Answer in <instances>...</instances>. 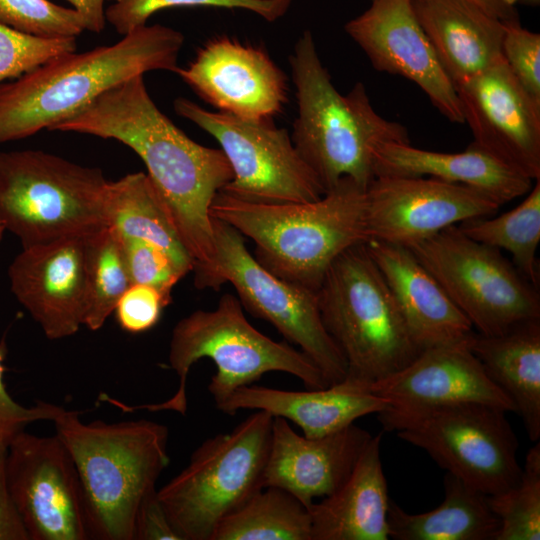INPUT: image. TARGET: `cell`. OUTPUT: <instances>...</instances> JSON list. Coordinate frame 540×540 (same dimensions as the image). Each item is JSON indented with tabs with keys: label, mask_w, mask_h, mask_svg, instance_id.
<instances>
[{
	"label": "cell",
	"mask_w": 540,
	"mask_h": 540,
	"mask_svg": "<svg viewBox=\"0 0 540 540\" xmlns=\"http://www.w3.org/2000/svg\"><path fill=\"white\" fill-rule=\"evenodd\" d=\"M51 131L114 139L131 148L144 162L194 266L212 260L211 206L232 180V168L220 148L193 141L160 111L143 75L105 91Z\"/></svg>",
	"instance_id": "cell-1"
},
{
	"label": "cell",
	"mask_w": 540,
	"mask_h": 540,
	"mask_svg": "<svg viewBox=\"0 0 540 540\" xmlns=\"http://www.w3.org/2000/svg\"><path fill=\"white\" fill-rule=\"evenodd\" d=\"M183 34L145 25L112 45L60 55L0 84V144L68 119L110 88L150 71L175 73Z\"/></svg>",
	"instance_id": "cell-2"
},
{
	"label": "cell",
	"mask_w": 540,
	"mask_h": 540,
	"mask_svg": "<svg viewBox=\"0 0 540 540\" xmlns=\"http://www.w3.org/2000/svg\"><path fill=\"white\" fill-rule=\"evenodd\" d=\"M49 421L76 467L89 538L135 540L140 504L169 464L167 426L145 419L83 423L55 404Z\"/></svg>",
	"instance_id": "cell-3"
},
{
	"label": "cell",
	"mask_w": 540,
	"mask_h": 540,
	"mask_svg": "<svg viewBox=\"0 0 540 540\" xmlns=\"http://www.w3.org/2000/svg\"><path fill=\"white\" fill-rule=\"evenodd\" d=\"M366 188L345 177L309 202H252L219 192L212 217L255 243V259L289 282L318 291L334 260L366 237Z\"/></svg>",
	"instance_id": "cell-4"
},
{
	"label": "cell",
	"mask_w": 540,
	"mask_h": 540,
	"mask_svg": "<svg viewBox=\"0 0 540 540\" xmlns=\"http://www.w3.org/2000/svg\"><path fill=\"white\" fill-rule=\"evenodd\" d=\"M298 106L292 141L325 193L345 178L364 188L374 178V155L382 143H410L405 126L376 112L362 82L343 95L323 66L311 31L289 57Z\"/></svg>",
	"instance_id": "cell-5"
},
{
	"label": "cell",
	"mask_w": 540,
	"mask_h": 540,
	"mask_svg": "<svg viewBox=\"0 0 540 540\" xmlns=\"http://www.w3.org/2000/svg\"><path fill=\"white\" fill-rule=\"evenodd\" d=\"M240 300L224 294L214 310H196L177 322L169 345V365L179 378L176 393L157 404H113L123 411H187V376L194 363L211 359L217 370L208 385L216 407L236 389L251 385L265 373L279 371L302 381L307 389L328 386L322 372L301 350L258 331L245 317Z\"/></svg>",
	"instance_id": "cell-6"
},
{
	"label": "cell",
	"mask_w": 540,
	"mask_h": 540,
	"mask_svg": "<svg viewBox=\"0 0 540 540\" xmlns=\"http://www.w3.org/2000/svg\"><path fill=\"white\" fill-rule=\"evenodd\" d=\"M322 321L341 350L346 380L364 388L422 350L410 335L366 242L341 253L317 291Z\"/></svg>",
	"instance_id": "cell-7"
},
{
	"label": "cell",
	"mask_w": 540,
	"mask_h": 540,
	"mask_svg": "<svg viewBox=\"0 0 540 540\" xmlns=\"http://www.w3.org/2000/svg\"><path fill=\"white\" fill-rule=\"evenodd\" d=\"M109 181L41 150L0 152V224L22 248L84 236L108 226Z\"/></svg>",
	"instance_id": "cell-8"
},
{
	"label": "cell",
	"mask_w": 540,
	"mask_h": 540,
	"mask_svg": "<svg viewBox=\"0 0 540 540\" xmlns=\"http://www.w3.org/2000/svg\"><path fill=\"white\" fill-rule=\"evenodd\" d=\"M273 419L256 410L230 432L206 439L157 490L181 540H211L220 522L263 488Z\"/></svg>",
	"instance_id": "cell-9"
},
{
	"label": "cell",
	"mask_w": 540,
	"mask_h": 540,
	"mask_svg": "<svg viewBox=\"0 0 540 540\" xmlns=\"http://www.w3.org/2000/svg\"><path fill=\"white\" fill-rule=\"evenodd\" d=\"M506 411L484 403L379 412L383 429L423 449L448 473L490 495L517 483L518 440Z\"/></svg>",
	"instance_id": "cell-10"
},
{
	"label": "cell",
	"mask_w": 540,
	"mask_h": 540,
	"mask_svg": "<svg viewBox=\"0 0 540 540\" xmlns=\"http://www.w3.org/2000/svg\"><path fill=\"white\" fill-rule=\"evenodd\" d=\"M214 255L195 266L198 289H219L230 283L252 315L272 324L297 345L322 372L328 386L347 375L346 360L322 321L316 291L284 280L265 269L248 251L244 236L213 217Z\"/></svg>",
	"instance_id": "cell-11"
},
{
	"label": "cell",
	"mask_w": 540,
	"mask_h": 540,
	"mask_svg": "<svg viewBox=\"0 0 540 540\" xmlns=\"http://www.w3.org/2000/svg\"><path fill=\"white\" fill-rule=\"evenodd\" d=\"M409 249L437 279L477 333L501 334L540 319V297L501 250L448 227Z\"/></svg>",
	"instance_id": "cell-12"
},
{
	"label": "cell",
	"mask_w": 540,
	"mask_h": 540,
	"mask_svg": "<svg viewBox=\"0 0 540 540\" xmlns=\"http://www.w3.org/2000/svg\"><path fill=\"white\" fill-rule=\"evenodd\" d=\"M175 112L210 134L233 171L222 192L262 203L309 202L325 190L294 146L291 135L272 119H244L175 99Z\"/></svg>",
	"instance_id": "cell-13"
},
{
	"label": "cell",
	"mask_w": 540,
	"mask_h": 540,
	"mask_svg": "<svg viewBox=\"0 0 540 540\" xmlns=\"http://www.w3.org/2000/svg\"><path fill=\"white\" fill-rule=\"evenodd\" d=\"M6 476L29 540L90 539L79 476L56 434H17L7 449Z\"/></svg>",
	"instance_id": "cell-14"
},
{
	"label": "cell",
	"mask_w": 540,
	"mask_h": 540,
	"mask_svg": "<svg viewBox=\"0 0 540 540\" xmlns=\"http://www.w3.org/2000/svg\"><path fill=\"white\" fill-rule=\"evenodd\" d=\"M499 207L462 184L432 177L376 176L366 188V241L409 248L457 223L489 217Z\"/></svg>",
	"instance_id": "cell-15"
},
{
	"label": "cell",
	"mask_w": 540,
	"mask_h": 540,
	"mask_svg": "<svg viewBox=\"0 0 540 540\" xmlns=\"http://www.w3.org/2000/svg\"><path fill=\"white\" fill-rule=\"evenodd\" d=\"M473 144L530 178L540 179V106L504 59L454 85Z\"/></svg>",
	"instance_id": "cell-16"
},
{
	"label": "cell",
	"mask_w": 540,
	"mask_h": 540,
	"mask_svg": "<svg viewBox=\"0 0 540 540\" xmlns=\"http://www.w3.org/2000/svg\"><path fill=\"white\" fill-rule=\"evenodd\" d=\"M344 30L374 69L414 82L445 118L464 124L457 93L416 16L413 0H370Z\"/></svg>",
	"instance_id": "cell-17"
},
{
	"label": "cell",
	"mask_w": 540,
	"mask_h": 540,
	"mask_svg": "<svg viewBox=\"0 0 540 540\" xmlns=\"http://www.w3.org/2000/svg\"><path fill=\"white\" fill-rule=\"evenodd\" d=\"M175 73L219 112L244 119H273L288 100L287 77L268 53L227 36L209 40Z\"/></svg>",
	"instance_id": "cell-18"
},
{
	"label": "cell",
	"mask_w": 540,
	"mask_h": 540,
	"mask_svg": "<svg viewBox=\"0 0 540 540\" xmlns=\"http://www.w3.org/2000/svg\"><path fill=\"white\" fill-rule=\"evenodd\" d=\"M88 236L23 247L8 268L13 295L48 339L72 336L83 326Z\"/></svg>",
	"instance_id": "cell-19"
},
{
	"label": "cell",
	"mask_w": 540,
	"mask_h": 540,
	"mask_svg": "<svg viewBox=\"0 0 540 540\" xmlns=\"http://www.w3.org/2000/svg\"><path fill=\"white\" fill-rule=\"evenodd\" d=\"M363 389L398 409L474 402L515 412L513 403L470 350L468 339L424 349L402 369Z\"/></svg>",
	"instance_id": "cell-20"
},
{
	"label": "cell",
	"mask_w": 540,
	"mask_h": 540,
	"mask_svg": "<svg viewBox=\"0 0 540 540\" xmlns=\"http://www.w3.org/2000/svg\"><path fill=\"white\" fill-rule=\"evenodd\" d=\"M371 437L353 423L329 435L307 438L286 419L274 417L263 488H281L308 508L347 480Z\"/></svg>",
	"instance_id": "cell-21"
},
{
	"label": "cell",
	"mask_w": 540,
	"mask_h": 540,
	"mask_svg": "<svg viewBox=\"0 0 540 540\" xmlns=\"http://www.w3.org/2000/svg\"><path fill=\"white\" fill-rule=\"evenodd\" d=\"M366 246L421 350L471 336L474 329L468 319L409 248L374 240Z\"/></svg>",
	"instance_id": "cell-22"
},
{
	"label": "cell",
	"mask_w": 540,
	"mask_h": 540,
	"mask_svg": "<svg viewBox=\"0 0 540 540\" xmlns=\"http://www.w3.org/2000/svg\"><path fill=\"white\" fill-rule=\"evenodd\" d=\"M390 407L387 400L344 379L321 389L289 391L258 385L236 389L216 408L234 415L241 409L264 410L296 424L307 438L332 434L369 414Z\"/></svg>",
	"instance_id": "cell-23"
},
{
	"label": "cell",
	"mask_w": 540,
	"mask_h": 540,
	"mask_svg": "<svg viewBox=\"0 0 540 540\" xmlns=\"http://www.w3.org/2000/svg\"><path fill=\"white\" fill-rule=\"evenodd\" d=\"M416 16L453 86L503 59L504 22L467 0H413Z\"/></svg>",
	"instance_id": "cell-24"
},
{
	"label": "cell",
	"mask_w": 540,
	"mask_h": 540,
	"mask_svg": "<svg viewBox=\"0 0 540 540\" xmlns=\"http://www.w3.org/2000/svg\"><path fill=\"white\" fill-rule=\"evenodd\" d=\"M382 433L372 436L347 480L308 511L311 540H388L387 482L380 457Z\"/></svg>",
	"instance_id": "cell-25"
},
{
	"label": "cell",
	"mask_w": 540,
	"mask_h": 540,
	"mask_svg": "<svg viewBox=\"0 0 540 540\" xmlns=\"http://www.w3.org/2000/svg\"><path fill=\"white\" fill-rule=\"evenodd\" d=\"M432 177L484 193L500 206L532 188L530 178L471 143L459 153L429 151L410 143H382L374 155V177Z\"/></svg>",
	"instance_id": "cell-26"
},
{
	"label": "cell",
	"mask_w": 540,
	"mask_h": 540,
	"mask_svg": "<svg viewBox=\"0 0 540 540\" xmlns=\"http://www.w3.org/2000/svg\"><path fill=\"white\" fill-rule=\"evenodd\" d=\"M468 346L491 381L513 403L526 433L540 439V319L486 336L473 332Z\"/></svg>",
	"instance_id": "cell-27"
},
{
	"label": "cell",
	"mask_w": 540,
	"mask_h": 540,
	"mask_svg": "<svg viewBox=\"0 0 540 540\" xmlns=\"http://www.w3.org/2000/svg\"><path fill=\"white\" fill-rule=\"evenodd\" d=\"M444 500L436 508L412 514L390 500L389 538L395 540H495L499 518L489 496L451 473L444 477Z\"/></svg>",
	"instance_id": "cell-28"
},
{
	"label": "cell",
	"mask_w": 540,
	"mask_h": 540,
	"mask_svg": "<svg viewBox=\"0 0 540 540\" xmlns=\"http://www.w3.org/2000/svg\"><path fill=\"white\" fill-rule=\"evenodd\" d=\"M106 213L108 226L119 235L163 248L185 275L193 270L194 260L147 173L109 181Z\"/></svg>",
	"instance_id": "cell-29"
},
{
	"label": "cell",
	"mask_w": 540,
	"mask_h": 540,
	"mask_svg": "<svg viewBox=\"0 0 540 540\" xmlns=\"http://www.w3.org/2000/svg\"><path fill=\"white\" fill-rule=\"evenodd\" d=\"M211 540H311L310 514L289 492L264 487L225 517Z\"/></svg>",
	"instance_id": "cell-30"
},
{
	"label": "cell",
	"mask_w": 540,
	"mask_h": 540,
	"mask_svg": "<svg viewBox=\"0 0 540 540\" xmlns=\"http://www.w3.org/2000/svg\"><path fill=\"white\" fill-rule=\"evenodd\" d=\"M469 238L509 252L513 265L534 286L539 284L537 248L540 242V179L514 209L496 217L461 223Z\"/></svg>",
	"instance_id": "cell-31"
},
{
	"label": "cell",
	"mask_w": 540,
	"mask_h": 540,
	"mask_svg": "<svg viewBox=\"0 0 540 540\" xmlns=\"http://www.w3.org/2000/svg\"><path fill=\"white\" fill-rule=\"evenodd\" d=\"M87 306L83 326L97 331L132 285L120 235L110 226L88 236Z\"/></svg>",
	"instance_id": "cell-32"
},
{
	"label": "cell",
	"mask_w": 540,
	"mask_h": 540,
	"mask_svg": "<svg viewBox=\"0 0 540 540\" xmlns=\"http://www.w3.org/2000/svg\"><path fill=\"white\" fill-rule=\"evenodd\" d=\"M499 518L495 540L540 539V443L528 451L519 480L512 487L489 496Z\"/></svg>",
	"instance_id": "cell-33"
},
{
	"label": "cell",
	"mask_w": 540,
	"mask_h": 540,
	"mask_svg": "<svg viewBox=\"0 0 540 540\" xmlns=\"http://www.w3.org/2000/svg\"><path fill=\"white\" fill-rule=\"evenodd\" d=\"M105 19L122 36L147 25L155 13L175 7H212L241 9L257 14L268 22L283 17L293 0H106Z\"/></svg>",
	"instance_id": "cell-34"
},
{
	"label": "cell",
	"mask_w": 540,
	"mask_h": 540,
	"mask_svg": "<svg viewBox=\"0 0 540 540\" xmlns=\"http://www.w3.org/2000/svg\"><path fill=\"white\" fill-rule=\"evenodd\" d=\"M0 24L43 37H77L85 26L73 8L49 0H0Z\"/></svg>",
	"instance_id": "cell-35"
},
{
	"label": "cell",
	"mask_w": 540,
	"mask_h": 540,
	"mask_svg": "<svg viewBox=\"0 0 540 540\" xmlns=\"http://www.w3.org/2000/svg\"><path fill=\"white\" fill-rule=\"evenodd\" d=\"M76 48L75 37L37 36L0 24V84Z\"/></svg>",
	"instance_id": "cell-36"
},
{
	"label": "cell",
	"mask_w": 540,
	"mask_h": 540,
	"mask_svg": "<svg viewBox=\"0 0 540 540\" xmlns=\"http://www.w3.org/2000/svg\"><path fill=\"white\" fill-rule=\"evenodd\" d=\"M120 237L132 284L151 286L170 303L172 289L185 274L163 248L146 240Z\"/></svg>",
	"instance_id": "cell-37"
},
{
	"label": "cell",
	"mask_w": 540,
	"mask_h": 540,
	"mask_svg": "<svg viewBox=\"0 0 540 540\" xmlns=\"http://www.w3.org/2000/svg\"><path fill=\"white\" fill-rule=\"evenodd\" d=\"M504 25L502 57L521 87L540 106V34L522 27L520 20Z\"/></svg>",
	"instance_id": "cell-38"
},
{
	"label": "cell",
	"mask_w": 540,
	"mask_h": 540,
	"mask_svg": "<svg viewBox=\"0 0 540 540\" xmlns=\"http://www.w3.org/2000/svg\"><path fill=\"white\" fill-rule=\"evenodd\" d=\"M168 304L155 288L132 284L119 299L114 312L124 331L137 334L154 327Z\"/></svg>",
	"instance_id": "cell-39"
},
{
	"label": "cell",
	"mask_w": 540,
	"mask_h": 540,
	"mask_svg": "<svg viewBox=\"0 0 540 540\" xmlns=\"http://www.w3.org/2000/svg\"><path fill=\"white\" fill-rule=\"evenodd\" d=\"M5 345H0V452H5L14 437L40 420H50L52 404L39 401L35 406L24 407L17 403L6 389L4 382Z\"/></svg>",
	"instance_id": "cell-40"
},
{
	"label": "cell",
	"mask_w": 540,
	"mask_h": 540,
	"mask_svg": "<svg viewBox=\"0 0 540 540\" xmlns=\"http://www.w3.org/2000/svg\"><path fill=\"white\" fill-rule=\"evenodd\" d=\"M157 490L149 493L140 504L135 521V540H181L158 498Z\"/></svg>",
	"instance_id": "cell-41"
},
{
	"label": "cell",
	"mask_w": 540,
	"mask_h": 540,
	"mask_svg": "<svg viewBox=\"0 0 540 540\" xmlns=\"http://www.w3.org/2000/svg\"><path fill=\"white\" fill-rule=\"evenodd\" d=\"M6 455L0 452V540H29L8 489Z\"/></svg>",
	"instance_id": "cell-42"
},
{
	"label": "cell",
	"mask_w": 540,
	"mask_h": 540,
	"mask_svg": "<svg viewBox=\"0 0 540 540\" xmlns=\"http://www.w3.org/2000/svg\"><path fill=\"white\" fill-rule=\"evenodd\" d=\"M83 19L85 30L99 33L106 25V0H67Z\"/></svg>",
	"instance_id": "cell-43"
},
{
	"label": "cell",
	"mask_w": 540,
	"mask_h": 540,
	"mask_svg": "<svg viewBox=\"0 0 540 540\" xmlns=\"http://www.w3.org/2000/svg\"><path fill=\"white\" fill-rule=\"evenodd\" d=\"M503 22L520 20L516 0H467Z\"/></svg>",
	"instance_id": "cell-44"
},
{
	"label": "cell",
	"mask_w": 540,
	"mask_h": 540,
	"mask_svg": "<svg viewBox=\"0 0 540 540\" xmlns=\"http://www.w3.org/2000/svg\"><path fill=\"white\" fill-rule=\"evenodd\" d=\"M517 4H521L529 7L539 6L540 0H516Z\"/></svg>",
	"instance_id": "cell-45"
},
{
	"label": "cell",
	"mask_w": 540,
	"mask_h": 540,
	"mask_svg": "<svg viewBox=\"0 0 540 540\" xmlns=\"http://www.w3.org/2000/svg\"><path fill=\"white\" fill-rule=\"evenodd\" d=\"M4 231H5L4 227L0 224V241L2 239Z\"/></svg>",
	"instance_id": "cell-46"
}]
</instances>
